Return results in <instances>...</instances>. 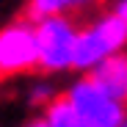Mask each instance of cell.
Wrapping results in <instances>:
<instances>
[{"instance_id": "cell-1", "label": "cell", "mask_w": 127, "mask_h": 127, "mask_svg": "<svg viewBox=\"0 0 127 127\" xmlns=\"http://www.w3.org/2000/svg\"><path fill=\"white\" fill-rule=\"evenodd\" d=\"M39 66V41L31 22H11L0 31V83Z\"/></svg>"}, {"instance_id": "cell-2", "label": "cell", "mask_w": 127, "mask_h": 127, "mask_svg": "<svg viewBox=\"0 0 127 127\" xmlns=\"http://www.w3.org/2000/svg\"><path fill=\"white\" fill-rule=\"evenodd\" d=\"M124 41H127V22L119 14L105 17L97 28L77 33L72 66H97V64L105 61L113 50H119Z\"/></svg>"}, {"instance_id": "cell-3", "label": "cell", "mask_w": 127, "mask_h": 127, "mask_svg": "<svg viewBox=\"0 0 127 127\" xmlns=\"http://www.w3.org/2000/svg\"><path fill=\"white\" fill-rule=\"evenodd\" d=\"M36 41H39V66L41 69H61V66L72 64L77 31L55 14V17L36 22Z\"/></svg>"}, {"instance_id": "cell-4", "label": "cell", "mask_w": 127, "mask_h": 127, "mask_svg": "<svg viewBox=\"0 0 127 127\" xmlns=\"http://www.w3.org/2000/svg\"><path fill=\"white\" fill-rule=\"evenodd\" d=\"M69 99L89 127H122L124 124V105L111 99L91 77L80 80L72 89Z\"/></svg>"}, {"instance_id": "cell-5", "label": "cell", "mask_w": 127, "mask_h": 127, "mask_svg": "<svg viewBox=\"0 0 127 127\" xmlns=\"http://www.w3.org/2000/svg\"><path fill=\"white\" fill-rule=\"evenodd\" d=\"M89 77L111 99H116L119 105L127 108V55H108L94 66V72Z\"/></svg>"}, {"instance_id": "cell-6", "label": "cell", "mask_w": 127, "mask_h": 127, "mask_svg": "<svg viewBox=\"0 0 127 127\" xmlns=\"http://www.w3.org/2000/svg\"><path fill=\"white\" fill-rule=\"evenodd\" d=\"M47 127H89L83 122V116L77 113V108L72 105L69 94H61V97H53L50 105H47Z\"/></svg>"}, {"instance_id": "cell-7", "label": "cell", "mask_w": 127, "mask_h": 127, "mask_svg": "<svg viewBox=\"0 0 127 127\" xmlns=\"http://www.w3.org/2000/svg\"><path fill=\"white\" fill-rule=\"evenodd\" d=\"M72 3H80V0H31L25 8V22H41L47 17H55L61 8H66Z\"/></svg>"}, {"instance_id": "cell-8", "label": "cell", "mask_w": 127, "mask_h": 127, "mask_svg": "<svg viewBox=\"0 0 127 127\" xmlns=\"http://www.w3.org/2000/svg\"><path fill=\"white\" fill-rule=\"evenodd\" d=\"M116 14L124 19V22H127V0H122V3H119V8H116Z\"/></svg>"}, {"instance_id": "cell-9", "label": "cell", "mask_w": 127, "mask_h": 127, "mask_svg": "<svg viewBox=\"0 0 127 127\" xmlns=\"http://www.w3.org/2000/svg\"><path fill=\"white\" fill-rule=\"evenodd\" d=\"M28 127H47V122H33V124H28Z\"/></svg>"}, {"instance_id": "cell-10", "label": "cell", "mask_w": 127, "mask_h": 127, "mask_svg": "<svg viewBox=\"0 0 127 127\" xmlns=\"http://www.w3.org/2000/svg\"><path fill=\"white\" fill-rule=\"evenodd\" d=\"M122 127H127V124H122Z\"/></svg>"}]
</instances>
